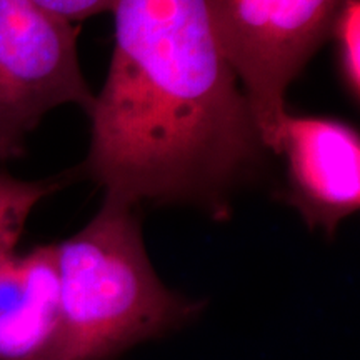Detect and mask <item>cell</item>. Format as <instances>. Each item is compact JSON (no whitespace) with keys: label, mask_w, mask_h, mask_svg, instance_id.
Listing matches in <instances>:
<instances>
[{"label":"cell","mask_w":360,"mask_h":360,"mask_svg":"<svg viewBox=\"0 0 360 360\" xmlns=\"http://www.w3.org/2000/svg\"><path fill=\"white\" fill-rule=\"evenodd\" d=\"M345 0H207L262 147L276 152L285 94L330 35Z\"/></svg>","instance_id":"3957f363"},{"label":"cell","mask_w":360,"mask_h":360,"mask_svg":"<svg viewBox=\"0 0 360 360\" xmlns=\"http://www.w3.org/2000/svg\"><path fill=\"white\" fill-rule=\"evenodd\" d=\"M334 39L342 79L350 96L360 92V0H345L337 12L330 35Z\"/></svg>","instance_id":"ba28073f"},{"label":"cell","mask_w":360,"mask_h":360,"mask_svg":"<svg viewBox=\"0 0 360 360\" xmlns=\"http://www.w3.org/2000/svg\"><path fill=\"white\" fill-rule=\"evenodd\" d=\"M134 207L105 195L82 231L53 244L60 328L51 360L109 359L195 314L157 277Z\"/></svg>","instance_id":"7a4b0ae2"},{"label":"cell","mask_w":360,"mask_h":360,"mask_svg":"<svg viewBox=\"0 0 360 360\" xmlns=\"http://www.w3.org/2000/svg\"><path fill=\"white\" fill-rule=\"evenodd\" d=\"M60 328L53 245L0 262V360H51Z\"/></svg>","instance_id":"8992f818"},{"label":"cell","mask_w":360,"mask_h":360,"mask_svg":"<svg viewBox=\"0 0 360 360\" xmlns=\"http://www.w3.org/2000/svg\"><path fill=\"white\" fill-rule=\"evenodd\" d=\"M77 34L34 0H0V160L20 155L25 135L56 107L90 114L96 96L80 70Z\"/></svg>","instance_id":"277c9868"},{"label":"cell","mask_w":360,"mask_h":360,"mask_svg":"<svg viewBox=\"0 0 360 360\" xmlns=\"http://www.w3.org/2000/svg\"><path fill=\"white\" fill-rule=\"evenodd\" d=\"M87 170L105 195L188 202L215 217L264 150L207 0H117Z\"/></svg>","instance_id":"6da1fadb"},{"label":"cell","mask_w":360,"mask_h":360,"mask_svg":"<svg viewBox=\"0 0 360 360\" xmlns=\"http://www.w3.org/2000/svg\"><path fill=\"white\" fill-rule=\"evenodd\" d=\"M57 184L25 182L0 174V262L15 254V245L34 207L53 192Z\"/></svg>","instance_id":"52a82bcc"},{"label":"cell","mask_w":360,"mask_h":360,"mask_svg":"<svg viewBox=\"0 0 360 360\" xmlns=\"http://www.w3.org/2000/svg\"><path fill=\"white\" fill-rule=\"evenodd\" d=\"M45 11L72 22L85 20L102 12H112L117 0H34Z\"/></svg>","instance_id":"9c48e42d"},{"label":"cell","mask_w":360,"mask_h":360,"mask_svg":"<svg viewBox=\"0 0 360 360\" xmlns=\"http://www.w3.org/2000/svg\"><path fill=\"white\" fill-rule=\"evenodd\" d=\"M276 155L285 160L287 202L310 229L334 236L360 207V139L352 125L330 117L287 112Z\"/></svg>","instance_id":"5b68a950"}]
</instances>
